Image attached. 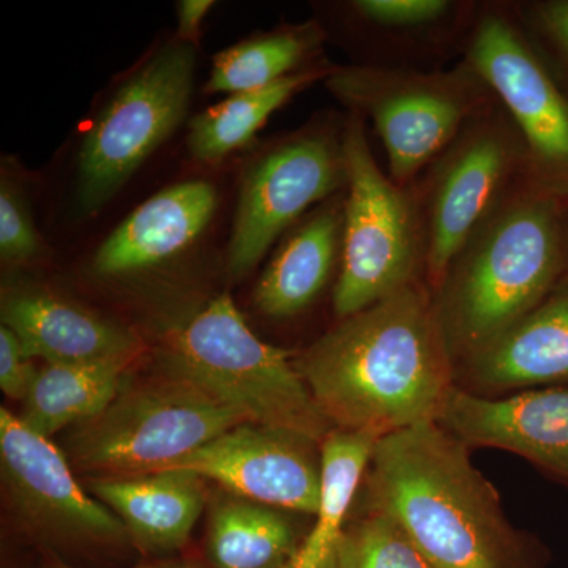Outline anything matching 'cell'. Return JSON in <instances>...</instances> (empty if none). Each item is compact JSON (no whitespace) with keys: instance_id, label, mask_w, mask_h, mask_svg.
Masks as SVG:
<instances>
[{"instance_id":"cell-29","label":"cell","mask_w":568,"mask_h":568,"mask_svg":"<svg viewBox=\"0 0 568 568\" xmlns=\"http://www.w3.org/2000/svg\"><path fill=\"white\" fill-rule=\"evenodd\" d=\"M537 17L545 31L568 55V0H552L537 7Z\"/></svg>"},{"instance_id":"cell-30","label":"cell","mask_w":568,"mask_h":568,"mask_svg":"<svg viewBox=\"0 0 568 568\" xmlns=\"http://www.w3.org/2000/svg\"><path fill=\"white\" fill-rule=\"evenodd\" d=\"M213 7L212 0H182L178 3V37L183 43H196L205 14Z\"/></svg>"},{"instance_id":"cell-16","label":"cell","mask_w":568,"mask_h":568,"mask_svg":"<svg viewBox=\"0 0 568 568\" xmlns=\"http://www.w3.org/2000/svg\"><path fill=\"white\" fill-rule=\"evenodd\" d=\"M0 316L26 355L47 364H133L141 351L136 336L125 328L44 291H9L3 294Z\"/></svg>"},{"instance_id":"cell-18","label":"cell","mask_w":568,"mask_h":568,"mask_svg":"<svg viewBox=\"0 0 568 568\" xmlns=\"http://www.w3.org/2000/svg\"><path fill=\"white\" fill-rule=\"evenodd\" d=\"M88 487L121 518L134 547L160 560L171 559L189 544L207 503L204 478L182 469L91 478Z\"/></svg>"},{"instance_id":"cell-20","label":"cell","mask_w":568,"mask_h":568,"mask_svg":"<svg viewBox=\"0 0 568 568\" xmlns=\"http://www.w3.org/2000/svg\"><path fill=\"white\" fill-rule=\"evenodd\" d=\"M305 536L282 508L222 496L209 517L205 564L209 568H284Z\"/></svg>"},{"instance_id":"cell-24","label":"cell","mask_w":568,"mask_h":568,"mask_svg":"<svg viewBox=\"0 0 568 568\" xmlns=\"http://www.w3.org/2000/svg\"><path fill=\"white\" fill-rule=\"evenodd\" d=\"M325 40L315 21L284 26L271 33L234 44L215 55L205 84L209 93L256 91L310 67Z\"/></svg>"},{"instance_id":"cell-4","label":"cell","mask_w":568,"mask_h":568,"mask_svg":"<svg viewBox=\"0 0 568 568\" xmlns=\"http://www.w3.org/2000/svg\"><path fill=\"white\" fill-rule=\"evenodd\" d=\"M160 361L163 373L203 388L246 424L294 433L320 446L335 429L291 353L257 338L227 294L171 332Z\"/></svg>"},{"instance_id":"cell-11","label":"cell","mask_w":568,"mask_h":568,"mask_svg":"<svg viewBox=\"0 0 568 568\" xmlns=\"http://www.w3.org/2000/svg\"><path fill=\"white\" fill-rule=\"evenodd\" d=\"M0 469L11 510L51 545L119 547L130 541L121 518L78 484L50 437L0 409Z\"/></svg>"},{"instance_id":"cell-9","label":"cell","mask_w":568,"mask_h":568,"mask_svg":"<svg viewBox=\"0 0 568 568\" xmlns=\"http://www.w3.org/2000/svg\"><path fill=\"white\" fill-rule=\"evenodd\" d=\"M528 162L525 141L503 104L474 115L432 163L424 193V280L439 286L448 264L497 204L511 192L518 168Z\"/></svg>"},{"instance_id":"cell-17","label":"cell","mask_w":568,"mask_h":568,"mask_svg":"<svg viewBox=\"0 0 568 568\" xmlns=\"http://www.w3.org/2000/svg\"><path fill=\"white\" fill-rule=\"evenodd\" d=\"M219 196L212 183L181 182L134 209L100 245L93 274L122 276L162 264L192 245L211 223Z\"/></svg>"},{"instance_id":"cell-13","label":"cell","mask_w":568,"mask_h":568,"mask_svg":"<svg viewBox=\"0 0 568 568\" xmlns=\"http://www.w3.org/2000/svg\"><path fill=\"white\" fill-rule=\"evenodd\" d=\"M316 448L320 444L294 433L242 424L164 470H190L230 495L316 515L323 493V459Z\"/></svg>"},{"instance_id":"cell-2","label":"cell","mask_w":568,"mask_h":568,"mask_svg":"<svg viewBox=\"0 0 568 568\" xmlns=\"http://www.w3.org/2000/svg\"><path fill=\"white\" fill-rule=\"evenodd\" d=\"M362 485L364 507L395 518L435 568H545L470 448L437 420L379 437Z\"/></svg>"},{"instance_id":"cell-31","label":"cell","mask_w":568,"mask_h":568,"mask_svg":"<svg viewBox=\"0 0 568 568\" xmlns=\"http://www.w3.org/2000/svg\"><path fill=\"white\" fill-rule=\"evenodd\" d=\"M48 568H74L67 566V564L55 562ZM133 568H209L207 564L200 562L194 559H162L156 562L144 564V566H138Z\"/></svg>"},{"instance_id":"cell-25","label":"cell","mask_w":568,"mask_h":568,"mask_svg":"<svg viewBox=\"0 0 568 568\" xmlns=\"http://www.w3.org/2000/svg\"><path fill=\"white\" fill-rule=\"evenodd\" d=\"M338 568H435L403 526L384 511L364 508L347 519Z\"/></svg>"},{"instance_id":"cell-28","label":"cell","mask_w":568,"mask_h":568,"mask_svg":"<svg viewBox=\"0 0 568 568\" xmlns=\"http://www.w3.org/2000/svg\"><path fill=\"white\" fill-rule=\"evenodd\" d=\"M31 361L18 336L0 325V388L14 402L24 403L39 373Z\"/></svg>"},{"instance_id":"cell-14","label":"cell","mask_w":568,"mask_h":568,"mask_svg":"<svg viewBox=\"0 0 568 568\" xmlns=\"http://www.w3.org/2000/svg\"><path fill=\"white\" fill-rule=\"evenodd\" d=\"M437 422L469 448L510 452L568 480V387L500 398L455 386Z\"/></svg>"},{"instance_id":"cell-7","label":"cell","mask_w":568,"mask_h":568,"mask_svg":"<svg viewBox=\"0 0 568 568\" xmlns=\"http://www.w3.org/2000/svg\"><path fill=\"white\" fill-rule=\"evenodd\" d=\"M325 88L351 112L376 126L390 179L413 186L467 122L491 103L493 92L466 61L446 71L396 67H334Z\"/></svg>"},{"instance_id":"cell-21","label":"cell","mask_w":568,"mask_h":568,"mask_svg":"<svg viewBox=\"0 0 568 568\" xmlns=\"http://www.w3.org/2000/svg\"><path fill=\"white\" fill-rule=\"evenodd\" d=\"M379 437L334 429L321 444L323 493L316 521L284 568H338V549L351 506Z\"/></svg>"},{"instance_id":"cell-1","label":"cell","mask_w":568,"mask_h":568,"mask_svg":"<svg viewBox=\"0 0 568 568\" xmlns=\"http://www.w3.org/2000/svg\"><path fill=\"white\" fill-rule=\"evenodd\" d=\"M294 366L335 429L377 437L437 420L457 386L425 280L339 320Z\"/></svg>"},{"instance_id":"cell-23","label":"cell","mask_w":568,"mask_h":568,"mask_svg":"<svg viewBox=\"0 0 568 568\" xmlns=\"http://www.w3.org/2000/svg\"><path fill=\"white\" fill-rule=\"evenodd\" d=\"M331 67H310L267 88L233 93L223 102L197 114L190 123L189 149L193 159L203 163L222 162L231 153L245 148L257 130L295 92L315 81L325 80Z\"/></svg>"},{"instance_id":"cell-12","label":"cell","mask_w":568,"mask_h":568,"mask_svg":"<svg viewBox=\"0 0 568 568\" xmlns=\"http://www.w3.org/2000/svg\"><path fill=\"white\" fill-rule=\"evenodd\" d=\"M465 61L517 125L528 162L549 173L568 171V102L514 21L481 14Z\"/></svg>"},{"instance_id":"cell-6","label":"cell","mask_w":568,"mask_h":568,"mask_svg":"<svg viewBox=\"0 0 568 568\" xmlns=\"http://www.w3.org/2000/svg\"><path fill=\"white\" fill-rule=\"evenodd\" d=\"M346 162L345 231L334 312L345 320L425 275L424 216L413 186L381 170L364 119L351 112L343 129Z\"/></svg>"},{"instance_id":"cell-10","label":"cell","mask_w":568,"mask_h":568,"mask_svg":"<svg viewBox=\"0 0 568 568\" xmlns=\"http://www.w3.org/2000/svg\"><path fill=\"white\" fill-rule=\"evenodd\" d=\"M346 185L342 134L312 129L274 145L250 166L242 182L227 275L252 274L280 234L321 201Z\"/></svg>"},{"instance_id":"cell-5","label":"cell","mask_w":568,"mask_h":568,"mask_svg":"<svg viewBox=\"0 0 568 568\" xmlns=\"http://www.w3.org/2000/svg\"><path fill=\"white\" fill-rule=\"evenodd\" d=\"M242 424L244 417L203 388L162 373L125 384L103 413L73 426L67 455L93 478L148 476Z\"/></svg>"},{"instance_id":"cell-27","label":"cell","mask_w":568,"mask_h":568,"mask_svg":"<svg viewBox=\"0 0 568 568\" xmlns=\"http://www.w3.org/2000/svg\"><path fill=\"white\" fill-rule=\"evenodd\" d=\"M39 252V234L18 190L2 179L0 189V254L7 263H20Z\"/></svg>"},{"instance_id":"cell-8","label":"cell","mask_w":568,"mask_h":568,"mask_svg":"<svg viewBox=\"0 0 568 568\" xmlns=\"http://www.w3.org/2000/svg\"><path fill=\"white\" fill-rule=\"evenodd\" d=\"M193 44H166L111 97L85 134L78 160V204L93 213L175 132L192 99Z\"/></svg>"},{"instance_id":"cell-3","label":"cell","mask_w":568,"mask_h":568,"mask_svg":"<svg viewBox=\"0 0 568 568\" xmlns=\"http://www.w3.org/2000/svg\"><path fill=\"white\" fill-rule=\"evenodd\" d=\"M566 264L562 220L551 194L511 190L448 264L433 291L455 366L529 315Z\"/></svg>"},{"instance_id":"cell-22","label":"cell","mask_w":568,"mask_h":568,"mask_svg":"<svg viewBox=\"0 0 568 568\" xmlns=\"http://www.w3.org/2000/svg\"><path fill=\"white\" fill-rule=\"evenodd\" d=\"M130 365L122 361L47 364L37 373L18 417L44 437L80 425L111 405L126 384Z\"/></svg>"},{"instance_id":"cell-19","label":"cell","mask_w":568,"mask_h":568,"mask_svg":"<svg viewBox=\"0 0 568 568\" xmlns=\"http://www.w3.org/2000/svg\"><path fill=\"white\" fill-rule=\"evenodd\" d=\"M345 231V197L336 194L306 216L254 287L253 301L265 316L291 317L304 312L331 280L336 261H342Z\"/></svg>"},{"instance_id":"cell-26","label":"cell","mask_w":568,"mask_h":568,"mask_svg":"<svg viewBox=\"0 0 568 568\" xmlns=\"http://www.w3.org/2000/svg\"><path fill=\"white\" fill-rule=\"evenodd\" d=\"M351 6L358 18L387 32L433 28L454 10L447 0H357Z\"/></svg>"},{"instance_id":"cell-15","label":"cell","mask_w":568,"mask_h":568,"mask_svg":"<svg viewBox=\"0 0 568 568\" xmlns=\"http://www.w3.org/2000/svg\"><path fill=\"white\" fill-rule=\"evenodd\" d=\"M455 381L480 396L567 383L568 284L556 286L506 334L458 364Z\"/></svg>"}]
</instances>
